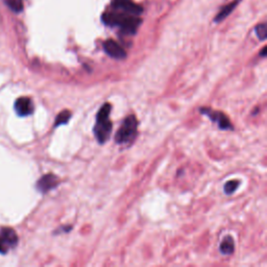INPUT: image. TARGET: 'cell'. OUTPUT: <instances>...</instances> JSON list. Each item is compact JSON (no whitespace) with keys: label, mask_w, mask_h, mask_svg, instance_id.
I'll return each instance as SVG.
<instances>
[{"label":"cell","mask_w":267,"mask_h":267,"mask_svg":"<svg viewBox=\"0 0 267 267\" xmlns=\"http://www.w3.org/2000/svg\"><path fill=\"white\" fill-rule=\"evenodd\" d=\"M104 21L108 25L119 26L125 34L134 35L139 27L141 20L136 15L119 14V13H107L103 17Z\"/></svg>","instance_id":"6da1fadb"},{"label":"cell","mask_w":267,"mask_h":267,"mask_svg":"<svg viewBox=\"0 0 267 267\" xmlns=\"http://www.w3.org/2000/svg\"><path fill=\"white\" fill-rule=\"evenodd\" d=\"M111 105L105 104L97 113L96 124L94 127V134L98 142L104 144L111 135L112 122L110 120Z\"/></svg>","instance_id":"7a4b0ae2"},{"label":"cell","mask_w":267,"mask_h":267,"mask_svg":"<svg viewBox=\"0 0 267 267\" xmlns=\"http://www.w3.org/2000/svg\"><path fill=\"white\" fill-rule=\"evenodd\" d=\"M137 130H138L137 118L134 115L128 116L116 134L115 137L116 143L125 144L132 141L137 134Z\"/></svg>","instance_id":"3957f363"},{"label":"cell","mask_w":267,"mask_h":267,"mask_svg":"<svg viewBox=\"0 0 267 267\" xmlns=\"http://www.w3.org/2000/svg\"><path fill=\"white\" fill-rule=\"evenodd\" d=\"M200 111L202 113L209 116V118H211V120L216 122L217 125H218L219 128H221V130H232V128H233V126L231 124V121L229 120V118H227L221 112L212 111V110H210V108H205V107H202Z\"/></svg>","instance_id":"277c9868"},{"label":"cell","mask_w":267,"mask_h":267,"mask_svg":"<svg viewBox=\"0 0 267 267\" xmlns=\"http://www.w3.org/2000/svg\"><path fill=\"white\" fill-rule=\"evenodd\" d=\"M15 111L21 117L32 115L34 112V104L31 98L29 97L18 98L15 103Z\"/></svg>","instance_id":"5b68a950"},{"label":"cell","mask_w":267,"mask_h":267,"mask_svg":"<svg viewBox=\"0 0 267 267\" xmlns=\"http://www.w3.org/2000/svg\"><path fill=\"white\" fill-rule=\"evenodd\" d=\"M114 6L121 9L123 13L131 15H139L142 12V7L135 3L133 0H114Z\"/></svg>","instance_id":"8992f818"},{"label":"cell","mask_w":267,"mask_h":267,"mask_svg":"<svg viewBox=\"0 0 267 267\" xmlns=\"http://www.w3.org/2000/svg\"><path fill=\"white\" fill-rule=\"evenodd\" d=\"M57 185H58L57 177L53 173H48L42 176L41 179L38 181L37 188L40 192L46 193L49 190H53V188H55Z\"/></svg>","instance_id":"52a82bcc"},{"label":"cell","mask_w":267,"mask_h":267,"mask_svg":"<svg viewBox=\"0 0 267 267\" xmlns=\"http://www.w3.org/2000/svg\"><path fill=\"white\" fill-rule=\"evenodd\" d=\"M104 49L108 55L114 58H119L120 60V58H124L126 56L124 49L114 40L106 41L104 44Z\"/></svg>","instance_id":"ba28073f"},{"label":"cell","mask_w":267,"mask_h":267,"mask_svg":"<svg viewBox=\"0 0 267 267\" xmlns=\"http://www.w3.org/2000/svg\"><path fill=\"white\" fill-rule=\"evenodd\" d=\"M0 240L5 245V247H13L18 242V236L16 232L11 227H3L0 231Z\"/></svg>","instance_id":"9c48e42d"},{"label":"cell","mask_w":267,"mask_h":267,"mask_svg":"<svg viewBox=\"0 0 267 267\" xmlns=\"http://www.w3.org/2000/svg\"><path fill=\"white\" fill-rule=\"evenodd\" d=\"M235 249L234 245V240L232 239V237L227 236L222 240L221 244H220V252L222 255H231L233 254Z\"/></svg>","instance_id":"30bf717a"},{"label":"cell","mask_w":267,"mask_h":267,"mask_svg":"<svg viewBox=\"0 0 267 267\" xmlns=\"http://www.w3.org/2000/svg\"><path fill=\"white\" fill-rule=\"evenodd\" d=\"M4 2L15 13L22 12V9H23V1H22V0H4Z\"/></svg>","instance_id":"8fae6325"},{"label":"cell","mask_w":267,"mask_h":267,"mask_svg":"<svg viewBox=\"0 0 267 267\" xmlns=\"http://www.w3.org/2000/svg\"><path fill=\"white\" fill-rule=\"evenodd\" d=\"M70 117H71V113L69 111L66 110V111L61 112L56 117L54 126H58V125H62V124L67 123L69 121V119H70Z\"/></svg>","instance_id":"7c38bea8"},{"label":"cell","mask_w":267,"mask_h":267,"mask_svg":"<svg viewBox=\"0 0 267 267\" xmlns=\"http://www.w3.org/2000/svg\"><path fill=\"white\" fill-rule=\"evenodd\" d=\"M239 186V182L238 181H230L227 182L224 186V192L226 194H232L236 191L237 188Z\"/></svg>","instance_id":"4fadbf2b"},{"label":"cell","mask_w":267,"mask_h":267,"mask_svg":"<svg viewBox=\"0 0 267 267\" xmlns=\"http://www.w3.org/2000/svg\"><path fill=\"white\" fill-rule=\"evenodd\" d=\"M256 34L257 36H258V38L260 39V40H265L266 37H267V27H266V24L265 23H262V24H259L258 26L256 27Z\"/></svg>","instance_id":"5bb4252c"},{"label":"cell","mask_w":267,"mask_h":267,"mask_svg":"<svg viewBox=\"0 0 267 267\" xmlns=\"http://www.w3.org/2000/svg\"><path fill=\"white\" fill-rule=\"evenodd\" d=\"M5 252H6V247H5V245L2 243V241L0 240V253L4 254Z\"/></svg>","instance_id":"9a60e30c"}]
</instances>
